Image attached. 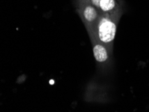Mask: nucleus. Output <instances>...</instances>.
Masks as SVG:
<instances>
[{
	"label": "nucleus",
	"instance_id": "obj_1",
	"mask_svg": "<svg viewBox=\"0 0 149 112\" xmlns=\"http://www.w3.org/2000/svg\"><path fill=\"white\" fill-rule=\"evenodd\" d=\"M122 15L102 13L98 21L88 31L90 38L99 41L113 51V44L117 27Z\"/></svg>",
	"mask_w": 149,
	"mask_h": 112
},
{
	"label": "nucleus",
	"instance_id": "obj_2",
	"mask_svg": "<svg viewBox=\"0 0 149 112\" xmlns=\"http://www.w3.org/2000/svg\"><path fill=\"white\" fill-rule=\"evenodd\" d=\"M78 10L87 31L94 26L101 15L98 9L92 5L88 0H80Z\"/></svg>",
	"mask_w": 149,
	"mask_h": 112
},
{
	"label": "nucleus",
	"instance_id": "obj_3",
	"mask_svg": "<svg viewBox=\"0 0 149 112\" xmlns=\"http://www.w3.org/2000/svg\"><path fill=\"white\" fill-rule=\"evenodd\" d=\"M92 45L94 56L96 62L103 66H107L110 63L112 51L107 46L94 38H90Z\"/></svg>",
	"mask_w": 149,
	"mask_h": 112
},
{
	"label": "nucleus",
	"instance_id": "obj_4",
	"mask_svg": "<svg viewBox=\"0 0 149 112\" xmlns=\"http://www.w3.org/2000/svg\"><path fill=\"white\" fill-rule=\"evenodd\" d=\"M98 10L102 13L123 15L122 0H100Z\"/></svg>",
	"mask_w": 149,
	"mask_h": 112
}]
</instances>
